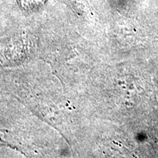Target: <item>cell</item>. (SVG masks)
<instances>
[{"label": "cell", "instance_id": "cell-1", "mask_svg": "<svg viewBox=\"0 0 158 158\" xmlns=\"http://www.w3.org/2000/svg\"><path fill=\"white\" fill-rule=\"evenodd\" d=\"M19 5L26 10H33L40 7L45 0H17Z\"/></svg>", "mask_w": 158, "mask_h": 158}]
</instances>
